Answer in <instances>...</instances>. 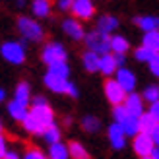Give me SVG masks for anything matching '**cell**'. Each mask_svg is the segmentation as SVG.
Segmentation results:
<instances>
[{
  "label": "cell",
  "mask_w": 159,
  "mask_h": 159,
  "mask_svg": "<svg viewBox=\"0 0 159 159\" xmlns=\"http://www.w3.org/2000/svg\"><path fill=\"white\" fill-rule=\"evenodd\" d=\"M155 54H157L155 51L148 49V47H144V45H142V47H138V49L134 51V57H136V60H140V62H148V64L153 60V57H155Z\"/></svg>",
  "instance_id": "27"
},
{
  "label": "cell",
  "mask_w": 159,
  "mask_h": 159,
  "mask_svg": "<svg viewBox=\"0 0 159 159\" xmlns=\"http://www.w3.org/2000/svg\"><path fill=\"white\" fill-rule=\"evenodd\" d=\"M124 107H126V111H128V115L140 116L142 113H144V97H140V95H136V93L126 95Z\"/></svg>",
  "instance_id": "13"
},
{
  "label": "cell",
  "mask_w": 159,
  "mask_h": 159,
  "mask_svg": "<svg viewBox=\"0 0 159 159\" xmlns=\"http://www.w3.org/2000/svg\"><path fill=\"white\" fill-rule=\"evenodd\" d=\"M41 103H47V99H45V97H41V95L33 99V105H41Z\"/></svg>",
  "instance_id": "43"
},
{
  "label": "cell",
  "mask_w": 159,
  "mask_h": 159,
  "mask_svg": "<svg viewBox=\"0 0 159 159\" xmlns=\"http://www.w3.org/2000/svg\"><path fill=\"white\" fill-rule=\"evenodd\" d=\"M116 82L126 89V93H132L134 87H136V76H134L128 68L120 66V68L116 70Z\"/></svg>",
  "instance_id": "12"
},
{
  "label": "cell",
  "mask_w": 159,
  "mask_h": 159,
  "mask_svg": "<svg viewBox=\"0 0 159 159\" xmlns=\"http://www.w3.org/2000/svg\"><path fill=\"white\" fill-rule=\"evenodd\" d=\"M2 159H20V155L16 153V152H8V153L2 157Z\"/></svg>",
  "instance_id": "41"
},
{
  "label": "cell",
  "mask_w": 159,
  "mask_h": 159,
  "mask_svg": "<svg viewBox=\"0 0 159 159\" xmlns=\"http://www.w3.org/2000/svg\"><path fill=\"white\" fill-rule=\"evenodd\" d=\"M6 146H8V142H6V138L2 136V132H0V159H2V157H4V155L8 153Z\"/></svg>",
  "instance_id": "35"
},
{
  "label": "cell",
  "mask_w": 159,
  "mask_h": 159,
  "mask_svg": "<svg viewBox=\"0 0 159 159\" xmlns=\"http://www.w3.org/2000/svg\"><path fill=\"white\" fill-rule=\"evenodd\" d=\"M18 29L25 41H41L43 39V27L31 18H23V16L18 18Z\"/></svg>",
  "instance_id": "3"
},
{
  "label": "cell",
  "mask_w": 159,
  "mask_h": 159,
  "mask_svg": "<svg viewBox=\"0 0 159 159\" xmlns=\"http://www.w3.org/2000/svg\"><path fill=\"white\" fill-rule=\"evenodd\" d=\"M23 159H47L45 153L41 152V149H37V148H31L25 152V155H23Z\"/></svg>",
  "instance_id": "33"
},
{
  "label": "cell",
  "mask_w": 159,
  "mask_h": 159,
  "mask_svg": "<svg viewBox=\"0 0 159 159\" xmlns=\"http://www.w3.org/2000/svg\"><path fill=\"white\" fill-rule=\"evenodd\" d=\"M31 10L37 18H47L51 14V0H33Z\"/></svg>",
  "instance_id": "21"
},
{
  "label": "cell",
  "mask_w": 159,
  "mask_h": 159,
  "mask_svg": "<svg viewBox=\"0 0 159 159\" xmlns=\"http://www.w3.org/2000/svg\"><path fill=\"white\" fill-rule=\"evenodd\" d=\"M128 49H130V45H128V41H126L122 35H113V37H111V51H113V52L126 54Z\"/></svg>",
  "instance_id": "25"
},
{
  "label": "cell",
  "mask_w": 159,
  "mask_h": 159,
  "mask_svg": "<svg viewBox=\"0 0 159 159\" xmlns=\"http://www.w3.org/2000/svg\"><path fill=\"white\" fill-rule=\"evenodd\" d=\"M118 27V20L115 18V16H101V18L97 20V29L103 31V33H113V31Z\"/></svg>",
  "instance_id": "19"
},
{
  "label": "cell",
  "mask_w": 159,
  "mask_h": 159,
  "mask_svg": "<svg viewBox=\"0 0 159 159\" xmlns=\"http://www.w3.org/2000/svg\"><path fill=\"white\" fill-rule=\"evenodd\" d=\"M82 128L85 132H89V134H95V132L101 128V122H99V118H95V116H84Z\"/></svg>",
  "instance_id": "29"
},
{
  "label": "cell",
  "mask_w": 159,
  "mask_h": 159,
  "mask_svg": "<svg viewBox=\"0 0 159 159\" xmlns=\"http://www.w3.org/2000/svg\"><path fill=\"white\" fill-rule=\"evenodd\" d=\"M149 70H152V74H153V76L159 78V52L153 57V60L149 62Z\"/></svg>",
  "instance_id": "34"
},
{
  "label": "cell",
  "mask_w": 159,
  "mask_h": 159,
  "mask_svg": "<svg viewBox=\"0 0 159 159\" xmlns=\"http://www.w3.org/2000/svg\"><path fill=\"white\" fill-rule=\"evenodd\" d=\"M142 159H152V157H149V155H146V157H142Z\"/></svg>",
  "instance_id": "45"
},
{
  "label": "cell",
  "mask_w": 159,
  "mask_h": 159,
  "mask_svg": "<svg viewBox=\"0 0 159 159\" xmlns=\"http://www.w3.org/2000/svg\"><path fill=\"white\" fill-rule=\"evenodd\" d=\"M84 39H85L87 49L97 52V54H107L111 51V37H109V33H103V31L95 29V31H91V33H87Z\"/></svg>",
  "instance_id": "2"
},
{
  "label": "cell",
  "mask_w": 159,
  "mask_h": 159,
  "mask_svg": "<svg viewBox=\"0 0 159 159\" xmlns=\"http://www.w3.org/2000/svg\"><path fill=\"white\" fill-rule=\"evenodd\" d=\"M149 134H152V138H153V144H155V146H159V124H157V126H155V128L149 132Z\"/></svg>",
  "instance_id": "40"
},
{
  "label": "cell",
  "mask_w": 159,
  "mask_h": 159,
  "mask_svg": "<svg viewBox=\"0 0 159 159\" xmlns=\"http://www.w3.org/2000/svg\"><path fill=\"white\" fill-rule=\"evenodd\" d=\"M4 99H6V91H4V89H0V103H2Z\"/></svg>",
  "instance_id": "44"
},
{
  "label": "cell",
  "mask_w": 159,
  "mask_h": 159,
  "mask_svg": "<svg viewBox=\"0 0 159 159\" xmlns=\"http://www.w3.org/2000/svg\"><path fill=\"white\" fill-rule=\"evenodd\" d=\"M105 97L111 105H120L126 99V89L116 82V80H107L105 82Z\"/></svg>",
  "instance_id": "6"
},
{
  "label": "cell",
  "mask_w": 159,
  "mask_h": 159,
  "mask_svg": "<svg viewBox=\"0 0 159 159\" xmlns=\"http://www.w3.org/2000/svg\"><path fill=\"white\" fill-rule=\"evenodd\" d=\"M109 142H111V146H113L115 149H122L124 144H126V134L122 130V126L115 122V124H111L109 126Z\"/></svg>",
  "instance_id": "11"
},
{
  "label": "cell",
  "mask_w": 159,
  "mask_h": 159,
  "mask_svg": "<svg viewBox=\"0 0 159 159\" xmlns=\"http://www.w3.org/2000/svg\"><path fill=\"white\" fill-rule=\"evenodd\" d=\"M0 132H2V120H0Z\"/></svg>",
  "instance_id": "46"
},
{
  "label": "cell",
  "mask_w": 159,
  "mask_h": 159,
  "mask_svg": "<svg viewBox=\"0 0 159 159\" xmlns=\"http://www.w3.org/2000/svg\"><path fill=\"white\" fill-rule=\"evenodd\" d=\"M132 146H134V152H136L140 157H146V155H149V153H152V149L155 148L152 134H148V132H138L136 136H134Z\"/></svg>",
  "instance_id": "7"
},
{
  "label": "cell",
  "mask_w": 159,
  "mask_h": 159,
  "mask_svg": "<svg viewBox=\"0 0 159 159\" xmlns=\"http://www.w3.org/2000/svg\"><path fill=\"white\" fill-rule=\"evenodd\" d=\"M49 159H70V152L68 146L62 142H54L49 148Z\"/></svg>",
  "instance_id": "20"
},
{
  "label": "cell",
  "mask_w": 159,
  "mask_h": 159,
  "mask_svg": "<svg viewBox=\"0 0 159 159\" xmlns=\"http://www.w3.org/2000/svg\"><path fill=\"white\" fill-rule=\"evenodd\" d=\"M70 8H72V0H58V10L66 12V10H70Z\"/></svg>",
  "instance_id": "37"
},
{
  "label": "cell",
  "mask_w": 159,
  "mask_h": 159,
  "mask_svg": "<svg viewBox=\"0 0 159 159\" xmlns=\"http://www.w3.org/2000/svg\"><path fill=\"white\" fill-rule=\"evenodd\" d=\"M115 58H116V64H118V68L120 66H124V62H126V57L122 52H115Z\"/></svg>",
  "instance_id": "39"
},
{
  "label": "cell",
  "mask_w": 159,
  "mask_h": 159,
  "mask_svg": "<svg viewBox=\"0 0 159 159\" xmlns=\"http://www.w3.org/2000/svg\"><path fill=\"white\" fill-rule=\"evenodd\" d=\"M0 54L4 57V60L12 62V64H21V62L25 60V47L21 43L8 41L0 47Z\"/></svg>",
  "instance_id": "5"
},
{
  "label": "cell",
  "mask_w": 159,
  "mask_h": 159,
  "mask_svg": "<svg viewBox=\"0 0 159 159\" xmlns=\"http://www.w3.org/2000/svg\"><path fill=\"white\" fill-rule=\"evenodd\" d=\"M144 101H149V103H153V101H157L159 99V87H155V85H149V87H146L144 89Z\"/></svg>",
  "instance_id": "31"
},
{
  "label": "cell",
  "mask_w": 159,
  "mask_h": 159,
  "mask_svg": "<svg viewBox=\"0 0 159 159\" xmlns=\"http://www.w3.org/2000/svg\"><path fill=\"white\" fill-rule=\"evenodd\" d=\"M78 20H89L95 14V6L91 0H72V8H70Z\"/></svg>",
  "instance_id": "8"
},
{
  "label": "cell",
  "mask_w": 159,
  "mask_h": 159,
  "mask_svg": "<svg viewBox=\"0 0 159 159\" xmlns=\"http://www.w3.org/2000/svg\"><path fill=\"white\" fill-rule=\"evenodd\" d=\"M14 99H18V101H21V103H29L31 91H29V85H27L25 82L18 84V87H16V91H14Z\"/></svg>",
  "instance_id": "28"
},
{
  "label": "cell",
  "mask_w": 159,
  "mask_h": 159,
  "mask_svg": "<svg viewBox=\"0 0 159 159\" xmlns=\"http://www.w3.org/2000/svg\"><path fill=\"white\" fill-rule=\"evenodd\" d=\"M41 58H43V62L47 66H51V64H57V62H66L68 52L60 43H49V45L43 47Z\"/></svg>",
  "instance_id": "4"
},
{
  "label": "cell",
  "mask_w": 159,
  "mask_h": 159,
  "mask_svg": "<svg viewBox=\"0 0 159 159\" xmlns=\"http://www.w3.org/2000/svg\"><path fill=\"white\" fill-rule=\"evenodd\" d=\"M99 58H101V54L87 49V52H84V57H82L84 68L87 70V72H99Z\"/></svg>",
  "instance_id": "17"
},
{
  "label": "cell",
  "mask_w": 159,
  "mask_h": 159,
  "mask_svg": "<svg viewBox=\"0 0 159 159\" xmlns=\"http://www.w3.org/2000/svg\"><path fill=\"white\" fill-rule=\"evenodd\" d=\"M116 70H118V64H116L115 54H111V52L101 54V58H99V72L105 74V76H113Z\"/></svg>",
  "instance_id": "15"
},
{
  "label": "cell",
  "mask_w": 159,
  "mask_h": 159,
  "mask_svg": "<svg viewBox=\"0 0 159 159\" xmlns=\"http://www.w3.org/2000/svg\"><path fill=\"white\" fill-rule=\"evenodd\" d=\"M142 45L148 47V49H152V51H155V52H159V29H155V31H146Z\"/></svg>",
  "instance_id": "26"
},
{
  "label": "cell",
  "mask_w": 159,
  "mask_h": 159,
  "mask_svg": "<svg viewBox=\"0 0 159 159\" xmlns=\"http://www.w3.org/2000/svg\"><path fill=\"white\" fill-rule=\"evenodd\" d=\"M41 136H43V140L47 142V144H54V142H60V128H58V126L57 124H51V126H47V128L41 132Z\"/></svg>",
  "instance_id": "24"
},
{
  "label": "cell",
  "mask_w": 159,
  "mask_h": 159,
  "mask_svg": "<svg viewBox=\"0 0 159 159\" xmlns=\"http://www.w3.org/2000/svg\"><path fill=\"white\" fill-rule=\"evenodd\" d=\"M45 84H47V87H49L51 91H54V93H66L68 85H70L68 78L57 76V74H52V72H47V76H45Z\"/></svg>",
  "instance_id": "10"
},
{
  "label": "cell",
  "mask_w": 159,
  "mask_h": 159,
  "mask_svg": "<svg viewBox=\"0 0 159 159\" xmlns=\"http://www.w3.org/2000/svg\"><path fill=\"white\" fill-rule=\"evenodd\" d=\"M157 118L152 115V113H142L140 115V132H152L155 126H157Z\"/></svg>",
  "instance_id": "22"
},
{
  "label": "cell",
  "mask_w": 159,
  "mask_h": 159,
  "mask_svg": "<svg viewBox=\"0 0 159 159\" xmlns=\"http://www.w3.org/2000/svg\"><path fill=\"white\" fill-rule=\"evenodd\" d=\"M62 29H64V33L70 37V39H74V41H82V39L85 37V31L82 27V23L78 21V18H68L62 21Z\"/></svg>",
  "instance_id": "9"
},
{
  "label": "cell",
  "mask_w": 159,
  "mask_h": 159,
  "mask_svg": "<svg viewBox=\"0 0 159 159\" xmlns=\"http://www.w3.org/2000/svg\"><path fill=\"white\" fill-rule=\"evenodd\" d=\"M113 116H115L116 122H122L124 118L128 116V111H126L124 103H120V105H115V109H113Z\"/></svg>",
  "instance_id": "32"
},
{
  "label": "cell",
  "mask_w": 159,
  "mask_h": 159,
  "mask_svg": "<svg viewBox=\"0 0 159 159\" xmlns=\"http://www.w3.org/2000/svg\"><path fill=\"white\" fill-rule=\"evenodd\" d=\"M134 23L144 31L159 29V18H155V16H140V18H134Z\"/></svg>",
  "instance_id": "18"
},
{
  "label": "cell",
  "mask_w": 159,
  "mask_h": 159,
  "mask_svg": "<svg viewBox=\"0 0 159 159\" xmlns=\"http://www.w3.org/2000/svg\"><path fill=\"white\" fill-rule=\"evenodd\" d=\"M68 152H70V159H91L89 153H87V149L80 142H70Z\"/></svg>",
  "instance_id": "23"
},
{
  "label": "cell",
  "mask_w": 159,
  "mask_h": 159,
  "mask_svg": "<svg viewBox=\"0 0 159 159\" xmlns=\"http://www.w3.org/2000/svg\"><path fill=\"white\" fill-rule=\"evenodd\" d=\"M29 109H27V103H21L18 99H12L10 103H8V115H10L14 120H23V118L27 116Z\"/></svg>",
  "instance_id": "14"
},
{
  "label": "cell",
  "mask_w": 159,
  "mask_h": 159,
  "mask_svg": "<svg viewBox=\"0 0 159 159\" xmlns=\"http://www.w3.org/2000/svg\"><path fill=\"white\" fill-rule=\"evenodd\" d=\"M149 113H152V115L157 118V122H159V99L152 103V107H149Z\"/></svg>",
  "instance_id": "36"
},
{
  "label": "cell",
  "mask_w": 159,
  "mask_h": 159,
  "mask_svg": "<svg viewBox=\"0 0 159 159\" xmlns=\"http://www.w3.org/2000/svg\"><path fill=\"white\" fill-rule=\"evenodd\" d=\"M54 122V113L49 107V103H41V105H33L27 116L21 120L23 130L29 134H41L47 126Z\"/></svg>",
  "instance_id": "1"
},
{
  "label": "cell",
  "mask_w": 159,
  "mask_h": 159,
  "mask_svg": "<svg viewBox=\"0 0 159 159\" xmlns=\"http://www.w3.org/2000/svg\"><path fill=\"white\" fill-rule=\"evenodd\" d=\"M49 72L57 74V76H62V78H68L70 76V68L66 62H57V64H51L49 66Z\"/></svg>",
  "instance_id": "30"
},
{
  "label": "cell",
  "mask_w": 159,
  "mask_h": 159,
  "mask_svg": "<svg viewBox=\"0 0 159 159\" xmlns=\"http://www.w3.org/2000/svg\"><path fill=\"white\" fill-rule=\"evenodd\" d=\"M122 126V130L126 136H136L140 132V116H134V115H128L122 122H118Z\"/></svg>",
  "instance_id": "16"
},
{
  "label": "cell",
  "mask_w": 159,
  "mask_h": 159,
  "mask_svg": "<svg viewBox=\"0 0 159 159\" xmlns=\"http://www.w3.org/2000/svg\"><path fill=\"white\" fill-rule=\"evenodd\" d=\"M66 95H70V97H74V99H76V97H78V87H76L74 84H70V85H68V89H66Z\"/></svg>",
  "instance_id": "38"
},
{
  "label": "cell",
  "mask_w": 159,
  "mask_h": 159,
  "mask_svg": "<svg viewBox=\"0 0 159 159\" xmlns=\"http://www.w3.org/2000/svg\"><path fill=\"white\" fill-rule=\"evenodd\" d=\"M149 157H152V159H159V146H155V148L152 149V153H149Z\"/></svg>",
  "instance_id": "42"
}]
</instances>
